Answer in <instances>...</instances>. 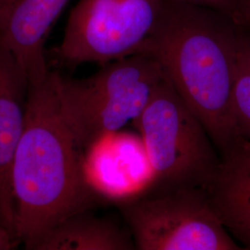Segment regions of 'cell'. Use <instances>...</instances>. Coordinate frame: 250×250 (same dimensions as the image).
Listing matches in <instances>:
<instances>
[{"instance_id": "cell-1", "label": "cell", "mask_w": 250, "mask_h": 250, "mask_svg": "<svg viewBox=\"0 0 250 250\" xmlns=\"http://www.w3.org/2000/svg\"><path fill=\"white\" fill-rule=\"evenodd\" d=\"M239 30L214 9L164 0L156 26L138 51L161 64L220 156L243 139L232 111Z\"/></svg>"}, {"instance_id": "cell-2", "label": "cell", "mask_w": 250, "mask_h": 250, "mask_svg": "<svg viewBox=\"0 0 250 250\" xmlns=\"http://www.w3.org/2000/svg\"><path fill=\"white\" fill-rule=\"evenodd\" d=\"M11 182L16 234L25 250H34L43 234L66 218L102 200L87 177L84 153L62 114L51 70L41 84L28 88Z\"/></svg>"}, {"instance_id": "cell-3", "label": "cell", "mask_w": 250, "mask_h": 250, "mask_svg": "<svg viewBox=\"0 0 250 250\" xmlns=\"http://www.w3.org/2000/svg\"><path fill=\"white\" fill-rule=\"evenodd\" d=\"M51 72L62 114L84 154L107 134L134 125L165 78L161 64L143 53L107 63L86 78Z\"/></svg>"}, {"instance_id": "cell-4", "label": "cell", "mask_w": 250, "mask_h": 250, "mask_svg": "<svg viewBox=\"0 0 250 250\" xmlns=\"http://www.w3.org/2000/svg\"><path fill=\"white\" fill-rule=\"evenodd\" d=\"M134 125L142 136L157 191L206 190L212 183L221 156L205 127L166 75Z\"/></svg>"}, {"instance_id": "cell-5", "label": "cell", "mask_w": 250, "mask_h": 250, "mask_svg": "<svg viewBox=\"0 0 250 250\" xmlns=\"http://www.w3.org/2000/svg\"><path fill=\"white\" fill-rule=\"evenodd\" d=\"M119 208L138 250H242L203 188L157 191L125 198Z\"/></svg>"}, {"instance_id": "cell-6", "label": "cell", "mask_w": 250, "mask_h": 250, "mask_svg": "<svg viewBox=\"0 0 250 250\" xmlns=\"http://www.w3.org/2000/svg\"><path fill=\"white\" fill-rule=\"evenodd\" d=\"M164 0H80L72 9L57 61L99 66L138 53L156 26Z\"/></svg>"}, {"instance_id": "cell-7", "label": "cell", "mask_w": 250, "mask_h": 250, "mask_svg": "<svg viewBox=\"0 0 250 250\" xmlns=\"http://www.w3.org/2000/svg\"><path fill=\"white\" fill-rule=\"evenodd\" d=\"M70 0H8L0 22V44L14 56L29 86L41 84L50 69L45 45Z\"/></svg>"}, {"instance_id": "cell-8", "label": "cell", "mask_w": 250, "mask_h": 250, "mask_svg": "<svg viewBox=\"0 0 250 250\" xmlns=\"http://www.w3.org/2000/svg\"><path fill=\"white\" fill-rule=\"evenodd\" d=\"M28 88L25 73L18 62L0 44V224L16 238L11 175L25 125Z\"/></svg>"}, {"instance_id": "cell-9", "label": "cell", "mask_w": 250, "mask_h": 250, "mask_svg": "<svg viewBox=\"0 0 250 250\" xmlns=\"http://www.w3.org/2000/svg\"><path fill=\"white\" fill-rule=\"evenodd\" d=\"M206 191L227 231L250 250V140L241 139L221 155L218 173Z\"/></svg>"}, {"instance_id": "cell-10", "label": "cell", "mask_w": 250, "mask_h": 250, "mask_svg": "<svg viewBox=\"0 0 250 250\" xmlns=\"http://www.w3.org/2000/svg\"><path fill=\"white\" fill-rule=\"evenodd\" d=\"M129 231L109 219L83 210L48 230L33 250H134L135 245Z\"/></svg>"}, {"instance_id": "cell-11", "label": "cell", "mask_w": 250, "mask_h": 250, "mask_svg": "<svg viewBox=\"0 0 250 250\" xmlns=\"http://www.w3.org/2000/svg\"><path fill=\"white\" fill-rule=\"evenodd\" d=\"M232 111L240 136L250 140V31L243 28L237 39Z\"/></svg>"}, {"instance_id": "cell-12", "label": "cell", "mask_w": 250, "mask_h": 250, "mask_svg": "<svg viewBox=\"0 0 250 250\" xmlns=\"http://www.w3.org/2000/svg\"><path fill=\"white\" fill-rule=\"evenodd\" d=\"M172 1L214 9L226 15L227 17L232 19V21L235 22L236 0H172Z\"/></svg>"}, {"instance_id": "cell-13", "label": "cell", "mask_w": 250, "mask_h": 250, "mask_svg": "<svg viewBox=\"0 0 250 250\" xmlns=\"http://www.w3.org/2000/svg\"><path fill=\"white\" fill-rule=\"evenodd\" d=\"M235 23L243 29L250 30V0H236Z\"/></svg>"}, {"instance_id": "cell-14", "label": "cell", "mask_w": 250, "mask_h": 250, "mask_svg": "<svg viewBox=\"0 0 250 250\" xmlns=\"http://www.w3.org/2000/svg\"><path fill=\"white\" fill-rule=\"evenodd\" d=\"M19 244L18 239L5 226L0 224V250H13Z\"/></svg>"}, {"instance_id": "cell-15", "label": "cell", "mask_w": 250, "mask_h": 250, "mask_svg": "<svg viewBox=\"0 0 250 250\" xmlns=\"http://www.w3.org/2000/svg\"><path fill=\"white\" fill-rule=\"evenodd\" d=\"M7 3H8V0H0V22H1L2 17H3L5 9H6Z\"/></svg>"}, {"instance_id": "cell-16", "label": "cell", "mask_w": 250, "mask_h": 250, "mask_svg": "<svg viewBox=\"0 0 250 250\" xmlns=\"http://www.w3.org/2000/svg\"></svg>"}]
</instances>
